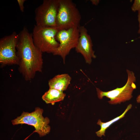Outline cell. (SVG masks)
Masks as SVG:
<instances>
[{
  "mask_svg": "<svg viewBox=\"0 0 140 140\" xmlns=\"http://www.w3.org/2000/svg\"><path fill=\"white\" fill-rule=\"evenodd\" d=\"M16 47L19 70L25 80L30 81L36 73L42 72L43 52L34 45L32 35L24 27L18 34Z\"/></svg>",
  "mask_w": 140,
  "mask_h": 140,
  "instance_id": "cell-1",
  "label": "cell"
},
{
  "mask_svg": "<svg viewBox=\"0 0 140 140\" xmlns=\"http://www.w3.org/2000/svg\"><path fill=\"white\" fill-rule=\"evenodd\" d=\"M80 14L75 4L71 0H59L56 20L59 31L80 26Z\"/></svg>",
  "mask_w": 140,
  "mask_h": 140,
  "instance_id": "cell-2",
  "label": "cell"
},
{
  "mask_svg": "<svg viewBox=\"0 0 140 140\" xmlns=\"http://www.w3.org/2000/svg\"><path fill=\"white\" fill-rule=\"evenodd\" d=\"M126 71L127 80L124 86L107 92L102 91L96 88L98 98L101 99L106 97L109 99L110 100L108 102L111 104H120L130 100L133 97L134 90L136 88L135 84L136 79L133 72L128 69L126 70Z\"/></svg>",
  "mask_w": 140,
  "mask_h": 140,
  "instance_id": "cell-3",
  "label": "cell"
},
{
  "mask_svg": "<svg viewBox=\"0 0 140 140\" xmlns=\"http://www.w3.org/2000/svg\"><path fill=\"white\" fill-rule=\"evenodd\" d=\"M58 31L57 27H42L35 25L32 34L34 45L43 53L53 54L59 45L56 38Z\"/></svg>",
  "mask_w": 140,
  "mask_h": 140,
  "instance_id": "cell-4",
  "label": "cell"
},
{
  "mask_svg": "<svg viewBox=\"0 0 140 140\" xmlns=\"http://www.w3.org/2000/svg\"><path fill=\"white\" fill-rule=\"evenodd\" d=\"M43 113L42 109L37 107L34 111L31 113L23 112L20 116L12 120L11 122L13 125L26 124L32 125L40 137H42L48 134L50 130L48 125L49 119L43 117Z\"/></svg>",
  "mask_w": 140,
  "mask_h": 140,
  "instance_id": "cell-5",
  "label": "cell"
},
{
  "mask_svg": "<svg viewBox=\"0 0 140 140\" xmlns=\"http://www.w3.org/2000/svg\"><path fill=\"white\" fill-rule=\"evenodd\" d=\"M59 0H44L35 9L36 25L56 27V20Z\"/></svg>",
  "mask_w": 140,
  "mask_h": 140,
  "instance_id": "cell-6",
  "label": "cell"
},
{
  "mask_svg": "<svg viewBox=\"0 0 140 140\" xmlns=\"http://www.w3.org/2000/svg\"><path fill=\"white\" fill-rule=\"evenodd\" d=\"M79 37L78 27H74L59 31L56 36V38L59 45L53 54L60 56L65 63L66 56L72 49L76 47Z\"/></svg>",
  "mask_w": 140,
  "mask_h": 140,
  "instance_id": "cell-7",
  "label": "cell"
},
{
  "mask_svg": "<svg viewBox=\"0 0 140 140\" xmlns=\"http://www.w3.org/2000/svg\"><path fill=\"white\" fill-rule=\"evenodd\" d=\"M18 38V34L13 32L1 39L0 63L3 66L18 65L19 59L16 50Z\"/></svg>",
  "mask_w": 140,
  "mask_h": 140,
  "instance_id": "cell-8",
  "label": "cell"
},
{
  "mask_svg": "<svg viewBox=\"0 0 140 140\" xmlns=\"http://www.w3.org/2000/svg\"><path fill=\"white\" fill-rule=\"evenodd\" d=\"M78 29L79 37L75 50L77 53L81 54L86 62L90 65L92 63L93 59L96 57L93 50L92 40L84 26H80Z\"/></svg>",
  "mask_w": 140,
  "mask_h": 140,
  "instance_id": "cell-9",
  "label": "cell"
},
{
  "mask_svg": "<svg viewBox=\"0 0 140 140\" xmlns=\"http://www.w3.org/2000/svg\"><path fill=\"white\" fill-rule=\"evenodd\" d=\"M71 78L67 74L57 75L49 80V88L63 91L65 90L70 83Z\"/></svg>",
  "mask_w": 140,
  "mask_h": 140,
  "instance_id": "cell-10",
  "label": "cell"
},
{
  "mask_svg": "<svg viewBox=\"0 0 140 140\" xmlns=\"http://www.w3.org/2000/svg\"><path fill=\"white\" fill-rule=\"evenodd\" d=\"M66 94L63 91L49 88L42 96V99L47 104H54L55 102L63 100Z\"/></svg>",
  "mask_w": 140,
  "mask_h": 140,
  "instance_id": "cell-11",
  "label": "cell"
},
{
  "mask_svg": "<svg viewBox=\"0 0 140 140\" xmlns=\"http://www.w3.org/2000/svg\"><path fill=\"white\" fill-rule=\"evenodd\" d=\"M132 107V104H129L121 115L108 122H102L100 120H99L97 123V124L100 126L101 128L99 130L96 132L97 136L100 137H101L102 136H105V133L106 130L113 123L123 118L127 112Z\"/></svg>",
  "mask_w": 140,
  "mask_h": 140,
  "instance_id": "cell-12",
  "label": "cell"
},
{
  "mask_svg": "<svg viewBox=\"0 0 140 140\" xmlns=\"http://www.w3.org/2000/svg\"><path fill=\"white\" fill-rule=\"evenodd\" d=\"M132 10L134 12L140 11V0H135L131 7Z\"/></svg>",
  "mask_w": 140,
  "mask_h": 140,
  "instance_id": "cell-13",
  "label": "cell"
},
{
  "mask_svg": "<svg viewBox=\"0 0 140 140\" xmlns=\"http://www.w3.org/2000/svg\"><path fill=\"white\" fill-rule=\"evenodd\" d=\"M25 1V0H17V2L18 4L20 10L22 12H23L24 11V4Z\"/></svg>",
  "mask_w": 140,
  "mask_h": 140,
  "instance_id": "cell-14",
  "label": "cell"
},
{
  "mask_svg": "<svg viewBox=\"0 0 140 140\" xmlns=\"http://www.w3.org/2000/svg\"><path fill=\"white\" fill-rule=\"evenodd\" d=\"M138 20L139 23V29L138 31V33L140 34V11H138ZM140 38V37H139Z\"/></svg>",
  "mask_w": 140,
  "mask_h": 140,
  "instance_id": "cell-15",
  "label": "cell"
},
{
  "mask_svg": "<svg viewBox=\"0 0 140 140\" xmlns=\"http://www.w3.org/2000/svg\"><path fill=\"white\" fill-rule=\"evenodd\" d=\"M90 1L93 4L95 5H97L100 2L99 0H90Z\"/></svg>",
  "mask_w": 140,
  "mask_h": 140,
  "instance_id": "cell-16",
  "label": "cell"
},
{
  "mask_svg": "<svg viewBox=\"0 0 140 140\" xmlns=\"http://www.w3.org/2000/svg\"><path fill=\"white\" fill-rule=\"evenodd\" d=\"M136 101L137 103H140V94L137 96L136 99Z\"/></svg>",
  "mask_w": 140,
  "mask_h": 140,
  "instance_id": "cell-17",
  "label": "cell"
}]
</instances>
